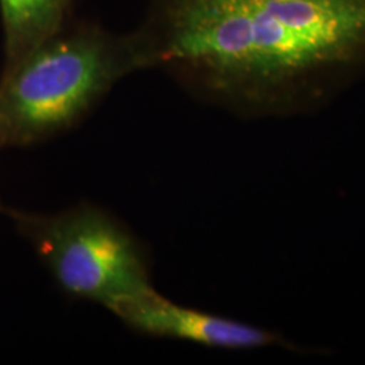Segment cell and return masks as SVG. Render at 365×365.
<instances>
[{"label": "cell", "instance_id": "cell-1", "mask_svg": "<svg viewBox=\"0 0 365 365\" xmlns=\"http://www.w3.org/2000/svg\"><path fill=\"white\" fill-rule=\"evenodd\" d=\"M150 69L242 118L313 113L365 76V0H148Z\"/></svg>", "mask_w": 365, "mask_h": 365}, {"label": "cell", "instance_id": "cell-2", "mask_svg": "<svg viewBox=\"0 0 365 365\" xmlns=\"http://www.w3.org/2000/svg\"><path fill=\"white\" fill-rule=\"evenodd\" d=\"M150 69L137 30L73 16L0 75V152L75 129L120 80Z\"/></svg>", "mask_w": 365, "mask_h": 365}, {"label": "cell", "instance_id": "cell-3", "mask_svg": "<svg viewBox=\"0 0 365 365\" xmlns=\"http://www.w3.org/2000/svg\"><path fill=\"white\" fill-rule=\"evenodd\" d=\"M19 235L66 294L111 312L155 289L143 242L105 209L83 202L58 212L4 206Z\"/></svg>", "mask_w": 365, "mask_h": 365}, {"label": "cell", "instance_id": "cell-4", "mask_svg": "<svg viewBox=\"0 0 365 365\" xmlns=\"http://www.w3.org/2000/svg\"><path fill=\"white\" fill-rule=\"evenodd\" d=\"M110 313L131 330L157 339H179L227 351H253L274 345L291 348V344L274 331L185 307L167 299L156 289L118 304Z\"/></svg>", "mask_w": 365, "mask_h": 365}, {"label": "cell", "instance_id": "cell-5", "mask_svg": "<svg viewBox=\"0 0 365 365\" xmlns=\"http://www.w3.org/2000/svg\"><path fill=\"white\" fill-rule=\"evenodd\" d=\"M76 0H0L3 69L14 66L75 16Z\"/></svg>", "mask_w": 365, "mask_h": 365}, {"label": "cell", "instance_id": "cell-6", "mask_svg": "<svg viewBox=\"0 0 365 365\" xmlns=\"http://www.w3.org/2000/svg\"><path fill=\"white\" fill-rule=\"evenodd\" d=\"M3 207H4V205L0 202V212H1V210H3Z\"/></svg>", "mask_w": 365, "mask_h": 365}]
</instances>
